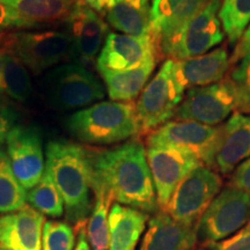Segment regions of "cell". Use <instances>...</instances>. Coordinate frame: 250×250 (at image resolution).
I'll return each mask as SVG.
<instances>
[{"instance_id": "cell-1", "label": "cell", "mask_w": 250, "mask_h": 250, "mask_svg": "<svg viewBox=\"0 0 250 250\" xmlns=\"http://www.w3.org/2000/svg\"><path fill=\"white\" fill-rule=\"evenodd\" d=\"M92 190L102 188L118 204L146 213L160 210L147 161L139 139H130L109 149H88Z\"/></svg>"}, {"instance_id": "cell-2", "label": "cell", "mask_w": 250, "mask_h": 250, "mask_svg": "<svg viewBox=\"0 0 250 250\" xmlns=\"http://www.w3.org/2000/svg\"><path fill=\"white\" fill-rule=\"evenodd\" d=\"M45 170L54 180L68 224L83 226L93 210L88 149L70 140H51L46 146Z\"/></svg>"}, {"instance_id": "cell-3", "label": "cell", "mask_w": 250, "mask_h": 250, "mask_svg": "<svg viewBox=\"0 0 250 250\" xmlns=\"http://www.w3.org/2000/svg\"><path fill=\"white\" fill-rule=\"evenodd\" d=\"M66 129L81 143L112 145L140 133L133 102L101 101L78 110L66 120Z\"/></svg>"}, {"instance_id": "cell-4", "label": "cell", "mask_w": 250, "mask_h": 250, "mask_svg": "<svg viewBox=\"0 0 250 250\" xmlns=\"http://www.w3.org/2000/svg\"><path fill=\"white\" fill-rule=\"evenodd\" d=\"M41 89L46 103L58 111L87 108L105 95L99 78L78 62L51 68L41 81Z\"/></svg>"}, {"instance_id": "cell-5", "label": "cell", "mask_w": 250, "mask_h": 250, "mask_svg": "<svg viewBox=\"0 0 250 250\" xmlns=\"http://www.w3.org/2000/svg\"><path fill=\"white\" fill-rule=\"evenodd\" d=\"M186 88L181 83L174 59H166L158 73L153 77L136 104L140 133H149L170 118L182 102Z\"/></svg>"}, {"instance_id": "cell-6", "label": "cell", "mask_w": 250, "mask_h": 250, "mask_svg": "<svg viewBox=\"0 0 250 250\" xmlns=\"http://www.w3.org/2000/svg\"><path fill=\"white\" fill-rule=\"evenodd\" d=\"M250 221V193L228 184L208 205L197 224L202 243H218Z\"/></svg>"}, {"instance_id": "cell-7", "label": "cell", "mask_w": 250, "mask_h": 250, "mask_svg": "<svg viewBox=\"0 0 250 250\" xmlns=\"http://www.w3.org/2000/svg\"><path fill=\"white\" fill-rule=\"evenodd\" d=\"M221 188L219 173L203 164L197 166L181 181L165 211L179 223L197 225Z\"/></svg>"}, {"instance_id": "cell-8", "label": "cell", "mask_w": 250, "mask_h": 250, "mask_svg": "<svg viewBox=\"0 0 250 250\" xmlns=\"http://www.w3.org/2000/svg\"><path fill=\"white\" fill-rule=\"evenodd\" d=\"M7 50L35 74L73 59V43L67 33L56 30L19 31L8 36Z\"/></svg>"}, {"instance_id": "cell-9", "label": "cell", "mask_w": 250, "mask_h": 250, "mask_svg": "<svg viewBox=\"0 0 250 250\" xmlns=\"http://www.w3.org/2000/svg\"><path fill=\"white\" fill-rule=\"evenodd\" d=\"M220 126H208L190 121H169L147 134V147L179 148L192 153L203 165L212 168L217 152Z\"/></svg>"}, {"instance_id": "cell-10", "label": "cell", "mask_w": 250, "mask_h": 250, "mask_svg": "<svg viewBox=\"0 0 250 250\" xmlns=\"http://www.w3.org/2000/svg\"><path fill=\"white\" fill-rule=\"evenodd\" d=\"M235 110L236 100L233 89L224 79L213 85L188 89L173 118L217 126L228 120Z\"/></svg>"}, {"instance_id": "cell-11", "label": "cell", "mask_w": 250, "mask_h": 250, "mask_svg": "<svg viewBox=\"0 0 250 250\" xmlns=\"http://www.w3.org/2000/svg\"><path fill=\"white\" fill-rule=\"evenodd\" d=\"M220 6L221 0H210L181 29L167 57L174 61H186L204 55L220 44L225 37L219 18Z\"/></svg>"}, {"instance_id": "cell-12", "label": "cell", "mask_w": 250, "mask_h": 250, "mask_svg": "<svg viewBox=\"0 0 250 250\" xmlns=\"http://www.w3.org/2000/svg\"><path fill=\"white\" fill-rule=\"evenodd\" d=\"M5 144L15 176L28 191L40 182L45 170L42 131L37 125H15Z\"/></svg>"}, {"instance_id": "cell-13", "label": "cell", "mask_w": 250, "mask_h": 250, "mask_svg": "<svg viewBox=\"0 0 250 250\" xmlns=\"http://www.w3.org/2000/svg\"><path fill=\"white\" fill-rule=\"evenodd\" d=\"M146 153L156 201L165 211L181 181L202 162L192 153L179 148L147 147Z\"/></svg>"}, {"instance_id": "cell-14", "label": "cell", "mask_w": 250, "mask_h": 250, "mask_svg": "<svg viewBox=\"0 0 250 250\" xmlns=\"http://www.w3.org/2000/svg\"><path fill=\"white\" fill-rule=\"evenodd\" d=\"M73 43V58L78 64L88 65L100 54L107 39L109 24L88 6L77 1L65 20Z\"/></svg>"}, {"instance_id": "cell-15", "label": "cell", "mask_w": 250, "mask_h": 250, "mask_svg": "<svg viewBox=\"0 0 250 250\" xmlns=\"http://www.w3.org/2000/svg\"><path fill=\"white\" fill-rule=\"evenodd\" d=\"M210 0H153L151 29L156 49L167 57L174 40L181 29Z\"/></svg>"}, {"instance_id": "cell-16", "label": "cell", "mask_w": 250, "mask_h": 250, "mask_svg": "<svg viewBox=\"0 0 250 250\" xmlns=\"http://www.w3.org/2000/svg\"><path fill=\"white\" fill-rule=\"evenodd\" d=\"M156 51L152 35L131 36L109 33L99 54L96 68L99 72L131 70L156 57Z\"/></svg>"}, {"instance_id": "cell-17", "label": "cell", "mask_w": 250, "mask_h": 250, "mask_svg": "<svg viewBox=\"0 0 250 250\" xmlns=\"http://www.w3.org/2000/svg\"><path fill=\"white\" fill-rule=\"evenodd\" d=\"M45 218L41 212L24 205L20 210L0 215V249L42 250Z\"/></svg>"}, {"instance_id": "cell-18", "label": "cell", "mask_w": 250, "mask_h": 250, "mask_svg": "<svg viewBox=\"0 0 250 250\" xmlns=\"http://www.w3.org/2000/svg\"><path fill=\"white\" fill-rule=\"evenodd\" d=\"M250 156V114L235 111L220 126L212 169L228 175Z\"/></svg>"}, {"instance_id": "cell-19", "label": "cell", "mask_w": 250, "mask_h": 250, "mask_svg": "<svg viewBox=\"0 0 250 250\" xmlns=\"http://www.w3.org/2000/svg\"><path fill=\"white\" fill-rule=\"evenodd\" d=\"M197 241V225L179 223L166 211L159 210L148 220L139 250H190Z\"/></svg>"}, {"instance_id": "cell-20", "label": "cell", "mask_w": 250, "mask_h": 250, "mask_svg": "<svg viewBox=\"0 0 250 250\" xmlns=\"http://www.w3.org/2000/svg\"><path fill=\"white\" fill-rule=\"evenodd\" d=\"M175 68L186 89L213 85L223 81L229 71V56L227 50L220 46L197 57L175 61Z\"/></svg>"}, {"instance_id": "cell-21", "label": "cell", "mask_w": 250, "mask_h": 250, "mask_svg": "<svg viewBox=\"0 0 250 250\" xmlns=\"http://www.w3.org/2000/svg\"><path fill=\"white\" fill-rule=\"evenodd\" d=\"M148 220L146 212L115 203L108 214L109 250H136Z\"/></svg>"}, {"instance_id": "cell-22", "label": "cell", "mask_w": 250, "mask_h": 250, "mask_svg": "<svg viewBox=\"0 0 250 250\" xmlns=\"http://www.w3.org/2000/svg\"><path fill=\"white\" fill-rule=\"evenodd\" d=\"M156 65V57L148 59L138 67L121 72H99L104 81L109 98L111 101L132 102L145 86L152 76Z\"/></svg>"}, {"instance_id": "cell-23", "label": "cell", "mask_w": 250, "mask_h": 250, "mask_svg": "<svg viewBox=\"0 0 250 250\" xmlns=\"http://www.w3.org/2000/svg\"><path fill=\"white\" fill-rule=\"evenodd\" d=\"M149 0H120L105 14L107 23L125 35H152Z\"/></svg>"}, {"instance_id": "cell-24", "label": "cell", "mask_w": 250, "mask_h": 250, "mask_svg": "<svg viewBox=\"0 0 250 250\" xmlns=\"http://www.w3.org/2000/svg\"><path fill=\"white\" fill-rule=\"evenodd\" d=\"M35 24L66 20L77 0H0Z\"/></svg>"}, {"instance_id": "cell-25", "label": "cell", "mask_w": 250, "mask_h": 250, "mask_svg": "<svg viewBox=\"0 0 250 250\" xmlns=\"http://www.w3.org/2000/svg\"><path fill=\"white\" fill-rule=\"evenodd\" d=\"M93 192L95 201L87 225V241L92 250H109L108 214L112 197L102 188L93 189Z\"/></svg>"}, {"instance_id": "cell-26", "label": "cell", "mask_w": 250, "mask_h": 250, "mask_svg": "<svg viewBox=\"0 0 250 250\" xmlns=\"http://www.w3.org/2000/svg\"><path fill=\"white\" fill-rule=\"evenodd\" d=\"M26 202L27 191L15 176L7 152L0 144V213L20 210Z\"/></svg>"}, {"instance_id": "cell-27", "label": "cell", "mask_w": 250, "mask_h": 250, "mask_svg": "<svg viewBox=\"0 0 250 250\" xmlns=\"http://www.w3.org/2000/svg\"><path fill=\"white\" fill-rule=\"evenodd\" d=\"M27 203L43 215L59 218L65 213L64 201L46 170L40 182L27 191Z\"/></svg>"}, {"instance_id": "cell-28", "label": "cell", "mask_w": 250, "mask_h": 250, "mask_svg": "<svg viewBox=\"0 0 250 250\" xmlns=\"http://www.w3.org/2000/svg\"><path fill=\"white\" fill-rule=\"evenodd\" d=\"M4 92L18 102H27L34 92L28 68L8 50L5 57Z\"/></svg>"}, {"instance_id": "cell-29", "label": "cell", "mask_w": 250, "mask_h": 250, "mask_svg": "<svg viewBox=\"0 0 250 250\" xmlns=\"http://www.w3.org/2000/svg\"><path fill=\"white\" fill-rule=\"evenodd\" d=\"M219 18L229 43L235 44L250 23V0H221Z\"/></svg>"}, {"instance_id": "cell-30", "label": "cell", "mask_w": 250, "mask_h": 250, "mask_svg": "<svg viewBox=\"0 0 250 250\" xmlns=\"http://www.w3.org/2000/svg\"><path fill=\"white\" fill-rule=\"evenodd\" d=\"M228 71L227 83L236 100V110L250 114V54L243 56Z\"/></svg>"}, {"instance_id": "cell-31", "label": "cell", "mask_w": 250, "mask_h": 250, "mask_svg": "<svg viewBox=\"0 0 250 250\" xmlns=\"http://www.w3.org/2000/svg\"><path fill=\"white\" fill-rule=\"evenodd\" d=\"M77 240L74 229L65 221H45L43 227L42 250H74Z\"/></svg>"}, {"instance_id": "cell-32", "label": "cell", "mask_w": 250, "mask_h": 250, "mask_svg": "<svg viewBox=\"0 0 250 250\" xmlns=\"http://www.w3.org/2000/svg\"><path fill=\"white\" fill-rule=\"evenodd\" d=\"M35 24L31 21L21 17L13 8L0 1V31L14 30V29H29L35 28Z\"/></svg>"}, {"instance_id": "cell-33", "label": "cell", "mask_w": 250, "mask_h": 250, "mask_svg": "<svg viewBox=\"0 0 250 250\" xmlns=\"http://www.w3.org/2000/svg\"><path fill=\"white\" fill-rule=\"evenodd\" d=\"M18 114L5 101L0 100V144L5 142L6 137L17 125Z\"/></svg>"}, {"instance_id": "cell-34", "label": "cell", "mask_w": 250, "mask_h": 250, "mask_svg": "<svg viewBox=\"0 0 250 250\" xmlns=\"http://www.w3.org/2000/svg\"><path fill=\"white\" fill-rule=\"evenodd\" d=\"M218 250H250V229L243 227L229 239L218 242Z\"/></svg>"}, {"instance_id": "cell-35", "label": "cell", "mask_w": 250, "mask_h": 250, "mask_svg": "<svg viewBox=\"0 0 250 250\" xmlns=\"http://www.w3.org/2000/svg\"><path fill=\"white\" fill-rule=\"evenodd\" d=\"M229 186L250 193V156L237 166L233 171Z\"/></svg>"}, {"instance_id": "cell-36", "label": "cell", "mask_w": 250, "mask_h": 250, "mask_svg": "<svg viewBox=\"0 0 250 250\" xmlns=\"http://www.w3.org/2000/svg\"><path fill=\"white\" fill-rule=\"evenodd\" d=\"M248 54H250V23L248 24V27L246 28L245 31H243L240 40L237 41L232 57L229 58L230 65L235 64L239 59H241L243 56Z\"/></svg>"}, {"instance_id": "cell-37", "label": "cell", "mask_w": 250, "mask_h": 250, "mask_svg": "<svg viewBox=\"0 0 250 250\" xmlns=\"http://www.w3.org/2000/svg\"><path fill=\"white\" fill-rule=\"evenodd\" d=\"M77 1L88 6L100 15H105L109 9L114 7L120 0H77Z\"/></svg>"}, {"instance_id": "cell-38", "label": "cell", "mask_w": 250, "mask_h": 250, "mask_svg": "<svg viewBox=\"0 0 250 250\" xmlns=\"http://www.w3.org/2000/svg\"><path fill=\"white\" fill-rule=\"evenodd\" d=\"M74 250H92L87 241L86 229L83 226L78 228V237H77V245L74 247Z\"/></svg>"}, {"instance_id": "cell-39", "label": "cell", "mask_w": 250, "mask_h": 250, "mask_svg": "<svg viewBox=\"0 0 250 250\" xmlns=\"http://www.w3.org/2000/svg\"><path fill=\"white\" fill-rule=\"evenodd\" d=\"M6 50H0V93H4V70Z\"/></svg>"}, {"instance_id": "cell-40", "label": "cell", "mask_w": 250, "mask_h": 250, "mask_svg": "<svg viewBox=\"0 0 250 250\" xmlns=\"http://www.w3.org/2000/svg\"><path fill=\"white\" fill-rule=\"evenodd\" d=\"M190 250H218V243H202L199 247H193Z\"/></svg>"}, {"instance_id": "cell-41", "label": "cell", "mask_w": 250, "mask_h": 250, "mask_svg": "<svg viewBox=\"0 0 250 250\" xmlns=\"http://www.w3.org/2000/svg\"><path fill=\"white\" fill-rule=\"evenodd\" d=\"M245 228H248V229H250V221H249V223H248V224H247V225H246V226H245Z\"/></svg>"}, {"instance_id": "cell-42", "label": "cell", "mask_w": 250, "mask_h": 250, "mask_svg": "<svg viewBox=\"0 0 250 250\" xmlns=\"http://www.w3.org/2000/svg\"><path fill=\"white\" fill-rule=\"evenodd\" d=\"M0 250H4V249H0Z\"/></svg>"}]
</instances>
